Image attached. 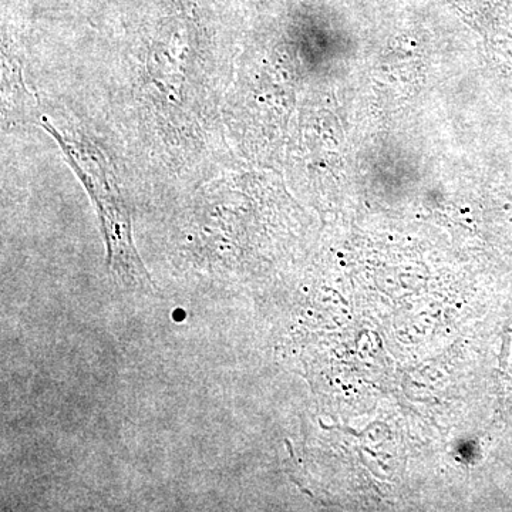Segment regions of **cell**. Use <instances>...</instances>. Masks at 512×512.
<instances>
[{
    "label": "cell",
    "instance_id": "cell-1",
    "mask_svg": "<svg viewBox=\"0 0 512 512\" xmlns=\"http://www.w3.org/2000/svg\"><path fill=\"white\" fill-rule=\"evenodd\" d=\"M66 148L73 167L76 168L84 185L92 195L99 214L101 229L107 245V265L113 279L126 291L144 296H160V289L151 279L146 266L138 256L131 234V221L126 204L116 185L107 177L103 165L93 163V156L80 144H67Z\"/></svg>",
    "mask_w": 512,
    "mask_h": 512
}]
</instances>
